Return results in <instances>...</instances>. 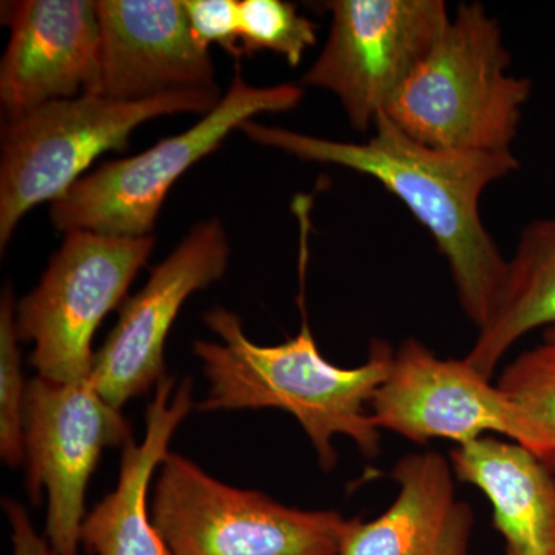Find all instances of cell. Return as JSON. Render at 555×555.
Instances as JSON below:
<instances>
[{
    "mask_svg": "<svg viewBox=\"0 0 555 555\" xmlns=\"http://www.w3.org/2000/svg\"><path fill=\"white\" fill-rule=\"evenodd\" d=\"M390 477L397 499L374 520H346L339 555H469L474 513L456 495L451 462L409 454Z\"/></svg>",
    "mask_w": 555,
    "mask_h": 555,
    "instance_id": "obj_14",
    "label": "cell"
},
{
    "mask_svg": "<svg viewBox=\"0 0 555 555\" xmlns=\"http://www.w3.org/2000/svg\"><path fill=\"white\" fill-rule=\"evenodd\" d=\"M150 517L171 555H339L346 518L222 483L185 456L160 463Z\"/></svg>",
    "mask_w": 555,
    "mask_h": 555,
    "instance_id": "obj_6",
    "label": "cell"
},
{
    "mask_svg": "<svg viewBox=\"0 0 555 555\" xmlns=\"http://www.w3.org/2000/svg\"><path fill=\"white\" fill-rule=\"evenodd\" d=\"M366 142L332 141L262 124L240 130L257 144L310 163L332 164L374 178L411 210L447 258L460 306L478 331L505 286L507 259L480 215L485 190L520 167L511 152H454L420 144L385 115Z\"/></svg>",
    "mask_w": 555,
    "mask_h": 555,
    "instance_id": "obj_1",
    "label": "cell"
},
{
    "mask_svg": "<svg viewBox=\"0 0 555 555\" xmlns=\"http://www.w3.org/2000/svg\"><path fill=\"white\" fill-rule=\"evenodd\" d=\"M540 327H555V218L521 232L499 305L465 360L491 378L507 350Z\"/></svg>",
    "mask_w": 555,
    "mask_h": 555,
    "instance_id": "obj_17",
    "label": "cell"
},
{
    "mask_svg": "<svg viewBox=\"0 0 555 555\" xmlns=\"http://www.w3.org/2000/svg\"><path fill=\"white\" fill-rule=\"evenodd\" d=\"M302 96L305 90L295 83L254 87L238 73L217 107L184 133L163 139L139 155L109 160L80 178L51 203V222L64 233L89 230L120 238L152 236L164 201L185 171L254 116L288 112Z\"/></svg>",
    "mask_w": 555,
    "mask_h": 555,
    "instance_id": "obj_5",
    "label": "cell"
},
{
    "mask_svg": "<svg viewBox=\"0 0 555 555\" xmlns=\"http://www.w3.org/2000/svg\"><path fill=\"white\" fill-rule=\"evenodd\" d=\"M129 422L100 396L90 379L36 377L25 392L24 441L27 486L39 505L49 492L46 534L54 555H79L87 486L105 448L126 447Z\"/></svg>",
    "mask_w": 555,
    "mask_h": 555,
    "instance_id": "obj_9",
    "label": "cell"
},
{
    "mask_svg": "<svg viewBox=\"0 0 555 555\" xmlns=\"http://www.w3.org/2000/svg\"><path fill=\"white\" fill-rule=\"evenodd\" d=\"M369 412L379 430L416 444L443 438L459 447L494 433L532 449L524 414L499 385L465 358L443 360L415 338L404 339L393 352Z\"/></svg>",
    "mask_w": 555,
    "mask_h": 555,
    "instance_id": "obj_10",
    "label": "cell"
},
{
    "mask_svg": "<svg viewBox=\"0 0 555 555\" xmlns=\"http://www.w3.org/2000/svg\"><path fill=\"white\" fill-rule=\"evenodd\" d=\"M543 338H545L546 341L555 343V327L546 328L545 334H543Z\"/></svg>",
    "mask_w": 555,
    "mask_h": 555,
    "instance_id": "obj_23",
    "label": "cell"
},
{
    "mask_svg": "<svg viewBox=\"0 0 555 555\" xmlns=\"http://www.w3.org/2000/svg\"><path fill=\"white\" fill-rule=\"evenodd\" d=\"M326 9L331 31L302 86L334 93L353 130L364 133L451 17L443 0H332Z\"/></svg>",
    "mask_w": 555,
    "mask_h": 555,
    "instance_id": "obj_8",
    "label": "cell"
},
{
    "mask_svg": "<svg viewBox=\"0 0 555 555\" xmlns=\"http://www.w3.org/2000/svg\"><path fill=\"white\" fill-rule=\"evenodd\" d=\"M241 49L244 56L269 50L298 67L306 51L315 46L318 25L283 0H241Z\"/></svg>",
    "mask_w": 555,
    "mask_h": 555,
    "instance_id": "obj_19",
    "label": "cell"
},
{
    "mask_svg": "<svg viewBox=\"0 0 555 555\" xmlns=\"http://www.w3.org/2000/svg\"><path fill=\"white\" fill-rule=\"evenodd\" d=\"M500 389L524 414L531 452L555 473V343L543 341L507 364Z\"/></svg>",
    "mask_w": 555,
    "mask_h": 555,
    "instance_id": "obj_18",
    "label": "cell"
},
{
    "mask_svg": "<svg viewBox=\"0 0 555 555\" xmlns=\"http://www.w3.org/2000/svg\"><path fill=\"white\" fill-rule=\"evenodd\" d=\"M230 244L219 219L195 225L145 286L120 306L119 320L94 353L90 382L112 406L147 393L166 378L164 347L190 295L221 280Z\"/></svg>",
    "mask_w": 555,
    "mask_h": 555,
    "instance_id": "obj_11",
    "label": "cell"
},
{
    "mask_svg": "<svg viewBox=\"0 0 555 555\" xmlns=\"http://www.w3.org/2000/svg\"><path fill=\"white\" fill-rule=\"evenodd\" d=\"M166 377L145 411V437L122 448L118 486L83 518L80 546L90 555H171L150 517L149 486L171 437L193 409V382Z\"/></svg>",
    "mask_w": 555,
    "mask_h": 555,
    "instance_id": "obj_15",
    "label": "cell"
},
{
    "mask_svg": "<svg viewBox=\"0 0 555 555\" xmlns=\"http://www.w3.org/2000/svg\"><path fill=\"white\" fill-rule=\"evenodd\" d=\"M13 294L5 288L0 305V455L7 465L25 462V385L22 377L20 339L14 324Z\"/></svg>",
    "mask_w": 555,
    "mask_h": 555,
    "instance_id": "obj_20",
    "label": "cell"
},
{
    "mask_svg": "<svg viewBox=\"0 0 555 555\" xmlns=\"http://www.w3.org/2000/svg\"><path fill=\"white\" fill-rule=\"evenodd\" d=\"M155 236L120 238L68 230L39 286L14 309L20 343H33L30 364L39 377L72 383L90 379L91 341L105 317L120 308L147 262Z\"/></svg>",
    "mask_w": 555,
    "mask_h": 555,
    "instance_id": "obj_7",
    "label": "cell"
},
{
    "mask_svg": "<svg viewBox=\"0 0 555 555\" xmlns=\"http://www.w3.org/2000/svg\"><path fill=\"white\" fill-rule=\"evenodd\" d=\"M100 78L93 94L144 101L218 89L210 53L190 28L178 0H100Z\"/></svg>",
    "mask_w": 555,
    "mask_h": 555,
    "instance_id": "obj_13",
    "label": "cell"
},
{
    "mask_svg": "<svg viewBox=\"0 0 555 555\" xmlns=\"http://www.w3.org/2000/svg\"><path fill=\"white\" fill-rule=\"evenodd\" d=\"M460 481L492 506L505 555H555V473L514 441L485 436L451 451Z\"/></svg>",
    "mask_w": 555,
    "mask_h": 555,
    "instance_id": "obj_16",
    "label": "cell"
},
{
    "mask_svg": "<svg viewBox=\"0 0 555 555\" xmlns=\"http://www.w3.org/2000/svg\"><path fill=\"white\" fill-rule=\"evenodd\" d=\"M11 35L0 65L7 120L49 102L93 94L100 78L96 2L25 0L3 3Z\"/></svg>",
    "mask_w": 555,
    "mask_h": 555,
    "instance_id": "obj_12",
    "label": "cell"
},
{
    "mask_svg": "<svg viewBox=\"0 0 555 555\" xmlns=\"http://www.w3.org/2000/svg\"><path fill=\"white\" fill-rule=\"evenodd\" d=\"M3 507L9 514L11 524V540H13L14 555H54L50 543L38 535L33 528L30 517L25 507L14 500H3Z\"/></svg>",
    "mask_w": 555,
    "mask_h": 555,
    "instance_id": "obj_22",
    "label": "cell"
},
{
    "mask_svg": "<svg viewBox=\"0 0 555 555\" xmlns=\"http://www.w3.org/2000/svg\"><path fill=\"white\" fill-rule=\"evenodd\" d=\"M299 306L302 323L297 337L278 346L255 345L244 334L241 318L228 309L204 313V323L221 341L193 343L210 383L198 409H283L298 420L326 470L337 465L335 436L349 437L361 454L375 459L382 452V434L366 408L389 374L396 350L374 339L366 363L335 366L321 356L305 306Z\"/></svg>",
    "mask_w": 555,
    "mask_h": 555,
    "instance_id": "obj_2",
    "label": "cell"
},
{
    "mask_svg": "<svg viewBox=\"0 0 555 555\" xmlns=\"http://www.w3.org/2000/svg\"><path fill=\"white\" fill-rule=\"evenodd\" d=\"M509 67L499 21L480 2L460 3L383 115L429 147L511 152L532 82L509 75Z\"/></svg>",
    "mask_w": 555,
    "mask_h": 555,
    "instance_id": "obj_3",
    "label": "cell"
},
{
    "mask_svg": "<svg viewBox=\"0 0 555 555\" xmlns=\"http://www.w3.org/2000/svg\"><path fill=\"white\" fill-rule=\"evenodd\" d=\"M184 9L201 47L218 43L235 60L244 57L238 0H185Z\"/></svg>",
    "mask_w": 555,
    "mask_h": 555,
    "instance_id": "obj_21",
    "label": "cell"
},
{
    "mask_svg": "<svg viewBox=\"0 0 555 555\" xmlns=\"http://www.w3.org/2000/svg\"><path fill=\"white\" fill-rule=\"evenodd\" d=\"M221 98L219 87L131 102L83 94L7 120L0 150V248L31 208L61 198L105 152H124L141 124L177 113L204 116Z\"/></svg>",
    "mask_w": 555,
    "mask_h": 555,
    "instance_id": "obj_4",
    "label": "cell"
}]
</instances>
